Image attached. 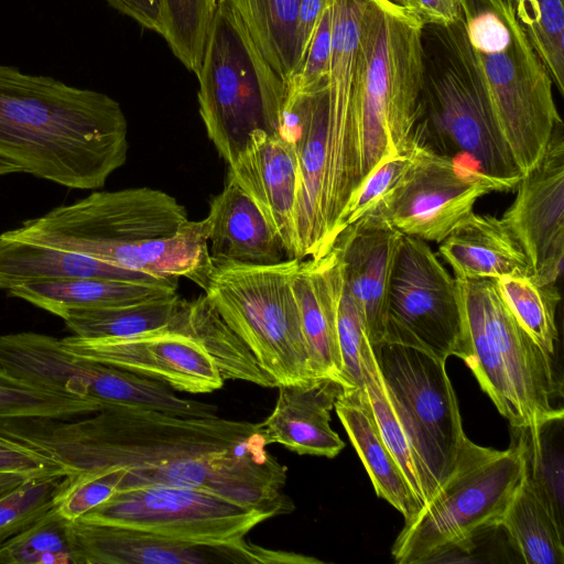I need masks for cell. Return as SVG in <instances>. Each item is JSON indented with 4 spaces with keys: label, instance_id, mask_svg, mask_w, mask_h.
<instances>
[{
    "label": "cell",
    "instance_id": "cell-1",
    "mask_svg": "<svg viewBox=\"0 0 564 564\" xmlns=\"http://www.w3.org/2000/svg\"><path fill=\"white\" fill-rule=\"evenodd\" d=\"M0 437L67 474L120 469L118 491L177 486L273 516L294 509L288 469L265 449L258 423L110 406L67 419H0Z\"/></svg>",
    "mask_w": 564,
    "mask_h": 564
},
{
    "label": "cell",
    "instance_id": "cell-2",
    "mask_svg": "<svg viewBox=\"0 0 564 564\" xmlns=\"http://www.w3.org/2000/svg\"><path fill=\"white\" fill-rule=\"evenodd\" d=\"M128 150V121L113 98L0 64V159L68 188L97 189Z\"/></svg>",
    "mask_w": 564,
    "mask_h": 564
},
{
    "label": "cell",
    "instance_id": "cell-3",
    "mask_svg": "<svg viewBox=\"0 0 564 564\" xmlns=\"http://www.w3.org/2000/svg\"><path fill=\"white\" fill-rule=\"evenodd\" d=\"M432 28L480 93L520 173L530 171L563 121L510 0H463L454 23Z\"/></svg>",
    "mask_w": 564,
    "mask_h": 564
},
{
    "label": "cell",
    "instance_id": "cell-4",
    "mask_svg": "<svg viewBox=\"0 0 564 564\" xmlns=\"http://www.w3.org/2000/svg\"><path fill=\"white\" fill-rule=\"evenodd\" d=\"M424 74L420 20L388 0H368L352 96L359 184L384 156L415 144Z\"/></svg>",
    "mask_w": 564,
    "mask_h": 564
},
{
    "label": "cell",
    "instance_id": "cell-5",
    "mask_svg": "<svg viewBox=\"0 0 564 564\" xmlns=\"http://www.w3.org/2000/svg\"><path fill=\"white\" fill-rule=\"evenodd\" d=\"M466 357L481 390L513 429L562 417L563 382L555 357L521 327L495 280H458Z\"/></svg>",
    "mask_w": 564,
    "mask_h": 564
},
{
    "label": "cell",
    "instance_id": "cell-6",
    "mask_svg": "<svg viewBox=\"0 0 564 564\" xmlns=\"http://www.w3.org/2000/svg\"><path fill=\"white\" fill-rule=\"evenodd\" d=\"M524 474L520 443L499 451L468 437L448 477L404 525L391 554L399 564L437 562L499 528Z\"/></svg>",
    "mask_w": 564,
    "mask_h": 564
},
{
    "label": "cell",
    "instance_id": "cell-7",
    "mask_svg": "<svg viewBox=\"0 0 564 564\" xmlns=\"http://www.w3.org/2000/svg\"><path fill=\"white\" fill-rule=\"evenodd\" d=\"M196 76L207 137L228 165L253 131L279 133L288 89L225 0H218Z\"/></svg>",
    "mask_w": 564,
    "mask_h": 564
},
{
    "label": "cell",
    "instance_id": "cell-8",
    "mask_svg": "<svg viewBox=\"0 0 564 564\" xmlns=\"http://www.w3.org/2000/svg\"><path fill=\"white\" fill-rule=\"evenodd\" d=\"M299 262L214 265L202 289L275 387L317 380L310 368L292 286Z\"/></svg>",
    "mask_w": 564,
    "mask_h": 564
},
{
    "label": "cell",
    "instance_id": "cell-9",
    "mask_svg": "<svg viewBox=\"0 0 564 564\" xmlns=\"http://www.w3.org/2000/svg\"><path fill=\"white\" fill-rule=\"evenodd\" d=\"M0 376L25 387L127 406L207 415L214 406L177 397L162 381L80 357L59 338L34 332L0 335Z\"/></svg>",
    "mask_w": 564,
    "mask_h": 564
},
{
    "label": "cell",
    "instance_id": "cell-10",
    "mask_svg": "<svg viewBox=\"0 0 564 564\" xmlns=\"http://www.w3.org/2000/svg\"><path fill=\"white\" fill-rule=\"evenodd\" d=\"M187 213L173 196L150 187L94 192L0 234L104 261L121 247L173 236Z\"/></svg>",
    "mask_w": 564,
    "mask_h": 564
},
{
    "label": "cell",
    "instance_id": "cell-11",
    "mask_svg": "<svg viewBox=\"0 0 564 564\" xmlns=\"http://www.w3.org/2000/svg\"><path fill=\"white\" fill-rule=\"evenodd\" d=\"M372 348L398 417L440 488L467 440L446 361L397 344L381 343Z\"/></svg>",
    "mask_w": 564,
    "mask_h": 564
},
{
    "label": "cell",
    "instance_id": "cell-12",
    "mask_svg": "<svg viewBox=\"0 0 564 564\" xmlns=\"http://www.w3.org/2000/svg\"><path fill=\"white\" fill-rule=\"evenodd\" d=\"M424 36V35H423ZM441 51L424 46L422 113L414 142L431 151L468 160L479 171L501 180H520L512 154L469 76L438 41Z\"/></svg>",
    "mask_w": 564,
    "mask_h": 564
},
{
    "label": "cell",
    "instance_id": "cell-13",
    "mask_svg": "<svg viewBox=\"0 0 564 564\" xmlns=\"http://www.w3.org/2000/svg\"><path fill=\"white\" fill-rule=\"evenodd\" d=\"M382 343L414 347L445 361L466 357L457 281L419 238L402 236L387 293Z\"/></svg>",
    "mask_w": 564,
    "mask_h": 564
},
{
    "label": "cell",
    "instance_id": "cell-14",
    "mask_svg": "<svg viewBox=\"0 0 564 564\" xmlns=\"http://www.w3.org/2000/svg\"><path fill=\"white\" fill-rule=\"evenodd\" d=\"M272 517L204 490L156 485L118 491L80 519L186 541L230 542Z\"/></svg>",
    "mask_w": 564,
    "mask_h": 564
},
{
    "label": "cell",
    "instance_id": "cell-15",
    "mask_svg": "<svg viewBox=\"0 0 564 564\" xmlns=\"http://www.w3.org/2000/svg\"><path fill=\"white\" fill-rule=\"evenodd\" d=\"M519 181L490 176L419 145L405 182L388 206L373 215L404 236L440 243L474 213L480 197L511 191Z\"/></svg>",
    "mask_w": 564,
    "mask_h": 564
},
{
    "label": "cell",
    "instance_id": "cell-16",
    "mask_svg": "<svg viewBox=\"0 0 564 564\" xmlns=\"http://www.w3.org/2000/svg\"><path fill=\"white\" fill-rule=\"evenodd\" d=\"M78 564H315L319 560L247 541L194 542L138 529L69 521Z\"/></svg>",
    "mask_w": 564,
    "mask_h": 564
},
{
    "label": "cell",
    "instance_id": "cell-17",
    "mask_svg": "<svg viewBox=\"0 0 564 564\" xmlns=\"http://www.w3.org/2000/svg\"><path fill=\"white\" fill-rule=\"evenodd\" d=\"M501 219L520 243L540 284H556L564 261V135L558 123L540 161L521 175Z\"/></svg>",
    "mask_w": 564,
    "mask_h": 564
},
{
    "label": "cell",
    "instance_id": "cell-18",
    "mask_svg": "<svg viewBox=\"0 0 564 564\" xmlns=\"http://www.w3.org/2000/svg\"><path fill=\"white\" fill-rule=\"evenodd\" d=\"M72 352L164 382L188 393L220 389L224 379L206 350L192 337L161 328L124 338L61 339Z\"/></svg>",
    "mask_w": 564,
    "mask_h": 564
},
{
    "label": "cell",
    "instance_id": "cell-19",
    "mask_svg": "<svg viewBox=\"0 0 564 564\" xmlns=\"http://www.w3.org/2000/svg\"><path fill=\"white\" fill-rule=\"evenodd\" d=\"M228 176L258 206L282 242L286 259H297L295 210L299 169L292 147L279 134L256 130L229 164Z\"/></svg>",
    "mask_w": 564,
    "mask_h": 564
},
{
    "label": "cell",
    "instance_id": "cell-20",
    "mask_svg": "<svg viewBox=\"0 0 564 564\" xmlns=\"http://www.w3.org/2000/svg\"><path fill=\"white\" fill-rule=\"evenodd\" d=\"M402 236L382 218L368 215L347 226L335 241L346 286L372 347L382 343L387 293Z\"/></svg>",
    "mask_w": 564,
    "mask_h": 564
},
{
    "label": "cell",
    "instance_id": "cell-21",
    "mask_svg": "<svg viewBox=\"0 0 564 564\" xmlns=\"http://www.w3.org/2000/svg\"><path fill=\"white\" fill-rule=\"evenodd\" d=\"M274 409L258 423L267 443L281 444L299 455L336 457L345 447L330 427V411L341 391L330 380L282 384Z\"/></svg>",
    "mask_w": 564,
    "mask_h": 564
},
{
    "label": "cell",
    "instance_id": "cell-22",
    "mask_svg": "<svg viewBox=\"0 0 564 564\" xmlns=\"http://www.w3.org/2000/svg\"><path fill=\"white\" fill-rule=\"evenodd\" d=\"M215 267L271 265L286 259L282 242L250 196L227 175L204 218Z\"/></svg>",
    "mask_w": 564,
    "mask_h": 564
},
{
    "label": "cell",
    "instance_id": "cell-23",
    "mask_svg": "<svg viewBox=\"0 0 564 564\" xmlns=\"http://www.w3.org/2000/svg\"><path fill=\"white\" fill-rule=\"evenodd\" d=\"M337 248L300 260L292 278L310 368L317 380L340 388L341 361L335 325L334 267Z\"/></svg>",
    "mask_w": 564,
    "mask_h": 564
},
{
    "label": "cell",
    "instance_id": "cell-24",
    "mask_svg": "<svg viewBox=\"0 0 564 564\" xmlns=\"http://www.w3.org/2000/svg\"><path fill=\"white\" fill-rule=\"evenodd\" d=\"M440 243V254L458 280L533 273L523 249L501 218L471 213Z\"/></svg>",
    "mask_w": 564,
    "mask_h": 564
},
{
    "label": "cell",
    "instance_id": "cell-25",
    "mask_svg": "<svg viewBox=\"0 0 564 564\" xmlns=\"http://www.w3.org/2000/svg\"><path fill=\"white\" fill-rule=\"evenodd\" d=\"M69 278H106L177 288L178 278H158L51 246L0 236V289Z\"/></svg>",
    "mask_w": 564,
    "mask_h": 564
},
{
    "label": "cell",
    "instance_id": "cell-26",
    "mask_svg": "<svg viewBox=\"0 0 564 564\" xmlns=\"http://www.w3.org/2000/svg\"><path fill=\"white\" fill-rule=\"evenodd\" d=\"M104 261L158 278L185 276L200 289L214 268L205 219L188 220L170 237L118 248Z\"/></svg>",
    "mask_w": 564,
    "mask_h": 564
},
{
    "label": "cell",
    "instance_id": "cell-27",
    "mask_svg": "<svg viewBox=\"0 0 564 564\" xmlns=\"http://www.w3.org/2000/svg\"><path fill=\"white\" fill-rule=\"evenodd\" d=\"M362 391L348 394L339 392L334 404L336 414L364 464L377 496L394 507L406 521L421 507L384 445Z\"/></svg>",
    "mask_w": 564,
    "mask_h": 564
},
{
    "label": "cell",
    "instance_id": "cell-28",
    "mask_svg": "<svg viewBox=\"0 0 564 564\" xmlns=\"http://www.w3.org/2000/svg\"><path fill=\"white\" fill-rule=\"evenodd\" d=\"M176 289L106 278H69L29 282L8 293L59 316L69 308L120 306L162 299L175 294Z\"/></svg>",
    "mask_w": 564,
    "mask_h": 564
},
{
    "label": "cell",
    "instance_id": "cell-29",
    "mask_svg": "<svg viewBox=\"0 0 564 564\" xmlns=\"http://www.w3.org/2000/svg\"><path fill=\"white\" fill-rule=\"evenodd\" d=\"M167 328L196 340L210 356L224 380L275 387L247 345L226 324L205 294L192 301L182 299Z\"/></svg>",
    "mask_w": 564,
    "mask_h": 564
},
{
    "label": "cell",
    "instance_id": "cell-30",
    "mask_svg": "<svg viewBox=\"0 0 564 564\" xmlns=\"http://www.w3.org/2000/svg\"><path fill=\"white\" fill-rule=\"evenodd\" d=\"M261 57L289 88L295 65L300 0H225Z\"/></svg>",
    "mask_w": 564,
    "mask_h": 564
},
{
    "label": "cell",
    "instance_id": "cell-31",
    "mask_svg": "<svg viewBox=\"0 0 564 564\" xmlns=\"http://www.w3.org/2000/svg\"><path fill=\"white\" fill-rule=\"evenodd\" d=\"M514 550L528 564L564 563L562 527L523 477L500 520Z\"/></svg>",
    "mask_w": 564,
    "mask_h": 564
},
{
    "label": "cell",
    "instance_id": "cell-32",
    "mask_svg": "<svg viewBox=\"0 0 564 564\" xmlns=\"http://www.w3.org/2000/svg\"><path fill=\"white\" fill-rule=\"evenodd\" d=\"M362 395L379 434L401 469L411 491L422 508L437 490V485L420 460L388 395L372 346L364 357ZM420 508V509H421Z\"/></svg>",
    "mask_w": 564,
    "mask_h": 564
},
{
    "label": "cell",
    "instance_id": "cell-33",
    "mask_svg": "<svg viewBox=\"0 0 564 564\" xmlns=\"http://www.w3.org/2000/svg\"><path fill=\"white\" fill-rule=\"evenodd\" d=\"M173 295L128 305L69 308L61 317L74 335L84 338H124L167 327L181 303Z\"/></svg>",
    "mask_w": 564,
    "mask_h": 564
},
{
    "label": "cell",
    "instance_id": "cell-34",
    "mask_svg": "<svg viewBox=\"0 0 564 564\" xmlns=\"http://www.w3.org/2000/svg\"><path fill=\"white\" fill-rule=\"evenodd\" d=\"M524 459V477L563 525V416L516 429Z\"/></svg>",
    "mask_w": 564,
    "mask_h": 564
},
{
    "label": "cell",
    "instance_id": "cell-35",
    "mask_svg": "<svg viewBox=\"0 0 564 564\" xmlns=\"http://www.w3.org/2000/svg\"><path fill=\"white\" fill-rule=\"evenodd\" d=\"M507 307L521 327L547 354L555 357L558 341L556 284H540L532 275L495 280Z\"/></svg>",
    "mask_w": 564,
    "mask_h": 564
},
{
    "label": "cell",
    "instance_id": "cell-36",
    "mask_svg": "<svg viewBox=\"0 0 564 564\" xmlns=\"http://www.w3.org/2000/svg\"><path fill=\"white\" fill-rule=\"evenodd\" d=\"M334 267L335 325L341 361L340 392L348 394L365 388L364 357L371 347L361 315L350 296L343 273L340 250Z\"/></svg>",
    "mask_w": 564,
    "mask_h": 564
},
{
    "label": "cell",
    "instance_id": "cell-37",
    "mask_svg": "<svg viewBox=\"0 0 564 564\" xmlns=\"http://www.w3.org/2000/svg\"><path fill=\"white\" fill-rule=\"evenodd\" d=\"M218 0H161V36L197 75Z\"/></svg>",
    "mask_w": 564,
    "mask_h": 564
},
{
    "label": "cell",
    "instance_id": "cell-38",
    "mask_svg": "<svg viewBox=\"0 0 564 564\" xmlns=\"http://www.w3.org/2000/svg\"><path fill=\"white\" fill-rule=\"evenodd\" d=\"M0 564H78L69 521L54 507L0 546Z\"/></svg>",
    "mask_w": 564,
    "mask_h": 564
},
{
    "label": "cell",
    "instance_id": "cell-39",
    "mask_svg": "<svg viewBox=\"0 0 564 564\" xmlns=\"http://www.w3.org/2000/svg\"><path fill=\"white\" fill-rule=\"evenodd\" d=\"M510 2L520 26L549 70L554 86L563 95V0H510Z\"/></svg>",
    "mask_w": 564,
    "mask_h": 564
},
{
    "label": "cell",
    "instance_id": "cell-40",
    "mask_svg": "<svg viewBox=\"0 0 564 564\" xmlns=\"http://www.w3.org/2000/svg\"><path fill=\"white\" fill-rule=\"evenodd\" d=\"M67 477L61 468L33 475L0 497V546L55 507Z\"/></svg>",
    "mask_w": 564,
    "mask_h": 564
},
{
    "label": "cell",
    "instance_id": "cell-41",
    "mask_svg": "<svg viewBox=\"0 0 564 564\" xmlns=\"http://www.w3.org/2000/svg\"><path fill=\"white\" fill-rule=\"evenodd\" d=\"M419 153V145L384 156L366 175L350 196L343 215L344 229L365 216L378 214L405 182Z\"/></svg>",
    "mask_w": 564,
    "mask_h": 564
},
{
    "label": "cell",
    "instance_id": "cell-42",
    "mask_svg": "<svg viewBox=\"0 0 564 564\" xmlns=\"http://www.w3.org/2000/svg\"><path fill=\"white\" fill-rule=\"evenodd\" d=\"M102 408L93 401L32 389L0 376V419L76 417Z\"/></svg>",
    "mask_w": 564,
    "mask_h": 564
},
{
    "label": "cell",
    "instance_id": "cell-43",
    "mask_svg": "<svg viewBox=\"0 0 564 564\" xmlns=\"http://www.w3.org/2000/svg\"><path fill=\"white\" fill-rule=\"evenodd\" d=\"M122 474L120 469L68 474L56 498V510L68 521L80 519L118 491Z\"/></svg>",
    "mask_w": 564,
    "mask_h": 564
},
{
    "label": "cell",
    "instance_id": "cell-44",
    "mask_svg": "<svg viewBox=\"0 0 564 564\" xmlns=\"http://www.w3.org/2000/svg\"><path fill=\"white\" fill-rule=\"evenodd\" d=\"M332 50V2L328 0L319 19L300 72L288 90L312 93L327 86Z\"/></svg>",
    "mask_w": 564,
    "mask_h": 564
},
{
    "label": "cell",
    "instance_id": "cell-45",
    "mask_svg": "<svg viewBox=\"0 0 564 564\" xmlns=\"http://www.w3.org/2000/svg\"><path fill=\"white\" fill-rule=\"evenodd\" d=\"M327 3L328 0H300L295 30V65L292 78L302 67L312 37Z\"/></svg>",
    "mask_w": 564,
    "mask_h": 564
},
{
    "label": "cell",
    "instance_id": "cell-46",
    "mask_svg": "<svg viewBox=\"0 0 564 564\" xmlns=\"http://www.w3.org/2000/svg\"><path fill=\"white\" fill-rule=\"evenodd\" d=\"M56 468L37 454L0 437V471L36 475Z\"/></svg>",
    "mask_w": 564,
    "mask_h": 564
},
{
    "label": "cell",
    "instance_id": "cell-47",
    "mask_svg": "<svg viewBox=\"0 0 564 564\" xmlns=\"http://www.w3.org/2000/svg\"><path fill=\"white\" fill-rule=\"evenodd\" d=\"M414 14L420 22L431 26H447L459 15L463 0H412Z\"/></svg>",
    "mask_w": 564,
    "mask_h": 564
},
{
    "label": "cell",
    "instance_id": "cell-48",
    "mask_svg": "<svg viewBox=\"0 0 564 564\" xmlns=\"http://www.w3.org/2000/svg\"><path fill=\"white\" fill-rule=\"evenodd\" d=\"M145 29L161 34V0H106Z\"/></svg>",
    "mask_w": 564,
    "mask_h": 564
},
{
    "label": "cell",
    "instance_id": "cell-49",
    "mask_svg": "<svg viewBox=\"0 0 564 564\" xmlns=\"http://www.w3.org/2000/svg\"><path fill=\"white\" fill-rule=\"evenodd\" d=\"M30 476L33 475H25L15 471H0V497L19 486Z\"/></svg>",
    "mask_w": 564,
    "mask_h": 564
},
{
    "label": "cell",
    "instance_id": "cell-50",
    "mask_svg": "<svg viewBox=\"0 0 564 564\" xmlns=\"http://www.w3.org/2000/svg\"><path fill=\"white\" fill-rule=\"evenodd\" d=\"M21 172H22V170L19 166L0 159V176L11 174V173H21Z\"/></svg>",
    "mask_w": 564,
    "mask_h": 564
},
{
    "label": "cell",
    "instance_id": "cell-51",
    "mask_svg": "<svg viewBox=\"0 0 564 564\" xmlns=\"http://www.w3.org/2000/svg\"><path fill=\"white\" fill-rule=\"evenodd\" d=\"M388 1H390L391 3H393L400 8H403L404 10L409 11L410 13H412L415 17L412 0H388Z\"/></svg>",
    "mask_w": 564,
    "mask_h": 564
}]
</instances>
